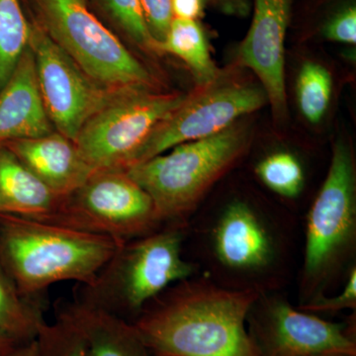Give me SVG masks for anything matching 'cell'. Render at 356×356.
<instances>
[{"mask_svg": "<svg viewBox=\"0 0 356 356\" xmlns=\"http://www.w3.org/2000/svg\"><path fill=\"white\" fill-rule=\"evenodd\" d=\"M199 273L229 289L281 291L292 276L297 221L233 196L189 221Z\"/></svg>", "mask_w": 356, "mask_h": 356, "instance_id": "obj_1", "label": "cell"}, {"mask_svg": "<svg viewBox=\"0 0 356 356\" xmlns=\"http://www.w3.org/2000/svg\"><path fill=\"white\" fill-rule=\"evenodd\" d=\"M259 295L198 273L161 292L131 323L153 356H261L247 329Z\"/></svg>", "mask_w": 356, "mask_h": 356, "instance_id": "obj_2", "label": "cell"}, {"mask_svg": "<svg viewBox=\"0 0 356 356\" xmlns=\"http://www.w3.org/2000/svg\"><path fill=\"white\" fill-rule=\"evenodd\" d=\"M120 245L55 222L0 214L1 267L29 298L62 281L88 286Z\"/></svg>", "mask_w": 356, "mask_h": 356, "instance_id": "obj_3", "label": "cell"}, {"mask_svg": "<svg viewBox=\"0 0 356 356\" xmlns=\"http://www.w3.org/2000/svg\"><path fill=\"white\" fill-rule=\"evenodd\" d=\"M299 269V305L330 295L356 266V168L353 149L339 140L305 221Z\"/></svg>", "mask_w": 356, "mask_h": 356, "instance_id": "obj_4", "label": "cell"}, {"mask_svg": "<svg viewBox=\"0 0 356 356\" xmlns=\"http://www.w3.org/2000/svg\"><path fill=\"white\" fill-rule=\"evenodd\" d=\"M250 126L236 121L226 130L184 143L125 172L153 200L163 226L187 228L203 199L250 149Z\"/></svg>", "mask_w": 356, "mask_h": 356, "instance_id": "obj_5", "label": "cell"}, {"mask_svg": "<svg viewBox=\"0 0 356 356\" xmlns=\"http://www.w3.org/2000/svg\"><path fill=\"white\" fill-rule=\"evenodd\" d=\"M186 231L165 226L122 243L86 286L83 300L133 322L161 292L200 273L197 264L184 257Z\"/></svg>", "mask_w": 356, "mask_h": 356, "instance_id": "obj_6", "label": "cell"}, {"mask_svg": "<svg viewBox=\"0 0 356 356\" xmlns=\"http://www.w3.org/2000/svg\"><path fill=\"white\" fill-rule=\"evenodd\" d=\"M32 19L90 79L110 90L154 89V76L91 13L86 0H27Z\"/></svg>", "mask_w": 356, "mask_h": 356, "instance_id": "obj_7", "label": "cell"}, {"mask_svg": "<svg viewBox=\"0 0 356 356\" xmlns=\"http://www.w3.org/2000/svg\"><path fill=\"white\" fill-rule=\"evenodd\" d=\"M46 222L124 243L153 233L159 222L153 200L125 170H95L79 189L63 197Z\"/></svg>", "mask_w": 356, "mask_h": 356, "instance_id": "obj_8", "label": "cell"}, {"mask_svg": "<svg viewBox=\"0 0 356 356\" xmlns=\"http://www.w3.org/2000/svg\"><path fill=\"white\" fill-rule=\"evenodd\" d=\"M151 88L118 91L84 124L76 146L95 170H126L152 131L186 99Z\"/></svg>", "mask_w": 356, "mask_h": 356, "instance_id": "obj_9", "label": "cell"}, {"mask_svg": "<svg viewBox=\"0 0 356 356\" xmlns=\"http://www.w3.org/2000/svg\"><path fill=\"white\" fill-rule=\"evenodd\" d=\"M266 103L261 84L222 72L216 81L189 93L159 122L134 156L130 168L178 145L216 135Z\"/></svg>", "mask_w": 356, "mask_h": 356, "instance_id": "obj_10", "label": "cell"}, {"mask_svg": "<svg viewBox=\"0 0 356 356\" xmlns=\"http://www.w3.org/2000/svg\"><path fill=\"white\" fill-rule=\"evenodd\" d=\"M247 329L261 356H356L353 322H330L300 310L280 291L257 296L248 313Z\"/></svg>", "mask_w": 356, "mask_h": 356, "instance_id": "obj_11", "label": "cell"}, {"mask_svg": "<svg viewBox=\"0 0 356 356\" xmlns=\"http://www.w3.org/2000/svg\"><path fill=\"white\" fill-rule=\"evenodd\" d=\"M31 20V49L44 106L57 132L76 142L84 124L118 91L90 79ZM121 91V90H119Z\"/></svg>", "mask_w": 356, "mask_h": 356, "instance_id": "obj_12", "label": "cell"}, {"mask_svg": "<svg viewBox=\"0 0 356 356\" xmlns=\"http://www.w3.org/2000/svg\"><path fill=\"white\" fill-rule=\"evenodd\" d=\"M293 0H254V15L238 49V64L252 70L266 91L274 118H287L284 42Z\"/></svg>", "mask_w": 356, "mask_h": 356, "instance_id": "obj_13", "label": "cell"}, {"mask_svg": "<svg viewBox=\"0 0 356 356\" xmlns=\"http://www.w3.org/2000/svg\"><path fill=\"white\" fill-rule=\"evenodd\" d=\"M55 131L40 90L34 57L28 48L0 90V145L43 137Z\"/></svg>", "mask_w": 356, "mask_h": 356, "instance_id": "obj_14", "label": "cell"}, {"mask_svg": "<svg viewBox=\"0 0 356 356\" xmlns=\"http://www.w3.org/2000/svg\"><path fill=\"white\" fill-rule=\"evenodd\" d=\"M4 146L60 197L79 189L95 172L72 140L57 132L35 139L9 140Z\"/></svg>", "mask_w": 356, "mask_h": 356, "instance_id": "obj_15", "label": "cell"}, {"mask_svg": "<svg viewBox=\"0 0 356 356\" xmlns=\"http://www.w3.org/2000/svg\"><path fill=\"white\" fill-rule=\"evenodd\" d=\"M86 343L84 356H153L130 321L81 300L60 311Z\"/></svg>", "mask_w": 356, "mask_h": 356, "instance_id": "obj_16", "label": "cell"}, {"mask_svg": "<svg viewBox=\"0 0 356 356\" xmlns=\"http://www.w3.org/2000/svg\"><path fill=\"white\" fill-rule=\"evenodd\" d=\"M62 198L0 145V214L47 221Z\"/></svg>", "mask_w": 356, "mask_h": 356, "instance_id": "obj_17", "label": "cell"}, {"mask_svg": "<svg viewBox=\"0 0 356 356\" xmlns=\"http://www.w3.org/2000/svg\"><path fill=\"white\" fill-rule=\"evenodd\" d=\"M159 53H168L184 60L199 86L216 81L222 74L212 60L205 29L199 20L175 18Z\"/></svg>", "mask_w": 356, "mask_h": 356, "instance_id": "obj_18", "label": "cell"}, {"mask_svg": "<svg viewBox=\"0 0 356 356\" xmlns=\"http://www.w3.org/2000/svg\"><path fill=\"white\" fill-rule=\"evenodd\" d=\"M44 323L41 306L20 293L0 266V332L27 343L37 339Z\"/></svg>", "mask_w": 356, "mask_h": 356, "instance_id": "obj_19", "label": "cell"}, {"mask_svg": "<svg viewBox=\"0 0 356 356\" xmlns=\"http://www.w3.org/2000/svg\"><path fill=\"white\" fill-rule=\"evenodd\" d=\"M31 20L21 0H0V90L29 48Z\"/></svg>", "mask_w": 356, "mask_h": 356, "instance_id": "obj_20", "label": "cell"}, {"mask_svg": "<svg viewBox=\"0 0 356 356\" xmlns=\"http://www.w3.org/2000/svg\"><path fill=\"white\" fill-rule=\"evenodd\" d=\"M257 178L276 195L284 199H296L305 186V172L297 156L289 152H275L257 163Z\"/></svg>", "mask_w": 356, "mask_h": 356, "instance_id": "obj_21", "label": "cell"}, {"mask_svg": "<svg viewBox=\"0 0 356 356\" xmlns=\"http://www.w3.org/2000/svg\"><path fill=\"white\" fill-rule=\"evenodd\" d=\"M331 74L323 65L308 62L300 70L297 97L300 110L307 120L317 124L322 120L332 96Z\"/></svg>", "mask_w": 356, "mask_h": 356, "instance_id": "obj_22", "label": "cell"}, {"mask_svg": "<svg viewBox=\"0 0 356 356\" xmlns=\"http://www.w3.org/2000/svg\"><path fill=\"white\" fill-rule=\"evenodd\" d=\"M95 2L131 43L145 53L159 54L158 46L145 24L140 0H95Z\"/></svg>", "mask_w": 356, "mask_h": 356, "instance_id": "obj_23", "label": "cell"}, {"mask_svg": "<svg viewBox=\"0 0 356 356\" xmlns=\"http://www.w3.org/2000/svg\"><path fill=\"white\" fill-rule=\"evenodd\" d=\"M39 356H84L83 337L67 318L58 314L56 322L44 323L36 339Z\"/></svg>", "mask_w": 356, "mask_h": 356, "instance_id": "obj_24", "label": "cell"}, {"mask_svg": "<svg viewBox=\"0 0 356 356\" xmlns=\"http://www.w3.org/2000/svg\"><path fill=\"white\" fill-rule=\"evenodd\" d=\"M300 310L307 313L332 314L339 313L344 310H356V266L351 269L348 277L344 281L343 291L337 295H325L299 305Z\"/></svg>", "mask_w": 356, "mask_h": 356, "instance_id": "obj_25", "label": "cell"}, {"mask_svg": "<svg viewBox=\"0 0 356 356\" xmlns=\"http://www.w3.org/2000/svg\"><path fill=\"white\" fill-rule=\"evenodd\" d=\"M140 3L145 24L159 51L175 19L172 0H140Z\"/></svg>", "mask_w": 356, "mask_h": 356, "instance_id": "obj_26", "label": "cell"}, {"mask_svg": "<svg viewBox=\"0 0 356 356\" xmlns=\"http://www.w3.org/2000/svg\"><path fill=\"white\" fill-rule=\"evenodd\" d=\"M321 36L329 41L355 44L356 6L350 7L325 26Z\"/></svg>", "mask_w": 356, "mask_h": 356, "instance_id": "obj_27", "label": "cell"}, {"mask_svg": "<svg viewBox=\"0 0 356 356\" xmlns=\"http://www.w3.org/2000/svg\"><path fill=\"white\" fill-rule=\"evenodd\" d=\"M207 0H172L175 18L200 20Z\"/></svg>", "mask_w": 356, "mask_h": 356, "instance_id": "obj_28", "label": "cell"}, {"mask_svg": "<svg viewBox=\"0 0 356 356\" xmlns=\"http://www.w3.org/2000/svg\"><path fill=\"white\" fill-rule=\"evenodd\" d=\"M218 10L229 15L245 17L250 11V0H207Z\"/></svg>", "mask_w": 356, "mask_h": 356, "instance_id": "obj_29", "label": "cell"}, {"mask_svg": "<svg viewBox=\"0 0 356 356\" xmlns=\"http://www.w3.org/2000/svg\"><path fill=\"white\" fill-rule=\"evenodd\" d=\"M6 356H39L36 339L30 343L19 344Z\"/></svg>", "mask_w": 356, "mask_h": 356, "instance_id": "obj_30", "label": "cell"}, {"mask_svg": "<svg viewBox=\"0 0 356 356\" xmlns=\"http://www.w3.org/2000/svg\"><path fill=\"white\" fill-rule=\"evenodd\" d=\"M17 346L19 344L14 341L11 337L0 332V356L9 355Z\"/></svg>", "mask_w": 356, "mask_h": 356, "instance_id": "obj_31", "label": "cell"}, {"mask_svg": "<svg viewBox=\"0 0 356 356\" xmlns=\"http://www.w3.org/2000/svg\"><path fill=\"white\" fill-rule=\"evenodd\" d=\"M310 356H355L350 355H346V353H324V355H315Z\"/></svg>", "mask_w": 356, "mask_h": 356, "instance_id": "obj_32", "label": "cell"}]
</instances>
